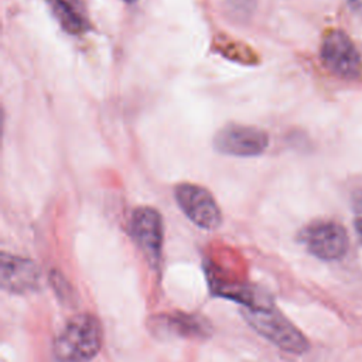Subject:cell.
Instances as JSON below:
<instances>
[{"mask_svg":"<svg viewBox=\"0 0 362 362\" xmlns=\"http://www.w3.org/2000/svg\"><path fill=\"white\" fill-rule=\"evenodd\" d=\"M102 325L95 315H75L57 335L54 356L57 362H90L102 348Z\"/></svg>","mask_w":362,"mask_h":362,"instance_id":"obj_1","label":"cell"},{"mask_svg":"<svg viewBox=\"0 0 362 362\" xmlns=\"http://www.w3.org/2000/svg\"><path fill=\"white\" fill-rule=\"evenodd\" d=\"M243 315L255 331L283 351L303 354L308 349L307 338L274 305L246 307Z\"/></svg>","mask_w":362,"mask_h":362,"instance_id":"obj_2","label":"cell"},{"mask_svg":"<svg viewBox=\"0 0 362 362\" xmlns=\"http://www.w3.org/2000/svg\"><path fill=\"white\" fill-rule=\"evenodd\" d=\"M320 57L324 66L338 78L354 81L362 75L361 55L346 33L332 28L325 33Z\"/></svg>","mask_w":362,"mask_h":362,"instance_id":"obj_3","label":"cell"},{"mask_svg":"<svg viewBox=\"0 0 362 362\" xmlns=\"http://www.w3.org/2000/svg\"><path fill=\"white\" fill-rule=\"evenodd\" d=\"M174 195L181 211L197 226L214 230L221 225V209L206 188L191 182H182L175 187Z\"/></svg>","mask_w":362,"mask_h":362,"instance_id":"obj_4","label":"cell"},{"mask_svg":"<svg viewBox=\"0 0 362 362\" xmlns=\"http://www.w3.org/2000/svg\"><path fill=\"white\" fill-rule=\"evenodd\" d=\"M311 255L321 260H338L348 250V235L335 221H315L300 235Z\"/></svg>","mask_w":362,"mask_h":362,"instance_id":"obj_5","label":"cell"},{"mask_svg":"<svg viewBox=\"0 0 362 362\" xmlns=\"http://www.w3.org/2000/svg\"><path fill=\"white\" fill-rule=\"evenodd\" d=\"M130 229L136 245L143 252L147 262L151 266H157L163 246L161 215L154 208L140 206L132 215Z\"/></svg>","mask_w":362,"mask_h":362,"instance_id":"obj_6","label":"cell"},{"mask_svg":"<svg viewBox=\"0 0 362 362\" xmlns=\"http://www.w3.org/2000/svg\"><path fill=\"white\" fill-rule=\"evenodd\" d=\"M215 146L219 151L230 156H259L269 146V136L255 126L228 124L216 134Z\"/></svg>","mask_w":362,"mask_h":362,"instance_id":"obj_7","label":"cell"},{"mask_svg":"<svg viewBox=\"0 0 362 362\" xmlns=\"http://www.w3.org/2000/svg\"><path fill=\"white\" fill-rule=\"evenodd\" d=\"M0 283L6 291L23 294L33 291L40 284V269L30 259L14 255H1Z\"/></svg>","mask_w":362,"mask_h":362,"instance_id":"obj_8","label":"cell"},{"mask_svg":"<svg viewBox=\"0 0 362 362\" xmlns=\"http://www.w3.org/2000/svg\"><path fill=\"white\" fill-rule=\"evenodd\" d=\"M62 28L71 34L88 30V16L82 0H48Z\"/></svg>","mask_w":362,"mask_h":362,"instance_id":"obj_9","label":"cell"},{"mask_svg":"<svg viewBox=\"0 0 362 362\" xmlns=\"http://www.w3.org/2000/svg\"><path fill=\"white\" fill-rule=\"evenodd\" d=\"M167 325L171 328V331L185 337H204L209 329V325H206L205 320L182 313L167 317Z\"/></svg>","mask_w":362,"mask_h":362,"instance_id":"obj_10","label":"cell"},{"mask_svg":"<svg viewBox=\"0 0 362 362\" xmlns=\"http://www.w3.org/2000/svg\"><path fill=\"white\" fill-rule=\"evenodd\" d=\"M352 211H354V226L362 243V189H356L352 194Z\"/></svg>","mask_w":362,"mask_h":362,"instance_id":"obj_11","label":"cell"},{"mask_svg":"<svg viewBox=\"0 0 362 362\" xmlns=\"http://www.w3.org/2000/svg\"><path fill=\"white\" fill-rule=\"evenodd\" d=\"M348 3L355 11L362 14V0H348Z\"/></svg>","mask_w":362,"mask_h":362,"instance_id":"obj_12","label":"cell"},{"mask_svg":"<svg viewBox=\"0 0 362 362\" xmlns=\"http://www.w3.org/2000/svg\"><path fill=\"white\" fill-rule=\"evenodd\" d=\"M123 1H126V3H134V1H137V0H123Z\"/></svg>","mask_w":362,"mask_h":362,"instance_id":"obj_13","label":"cell"}]
</instances>
